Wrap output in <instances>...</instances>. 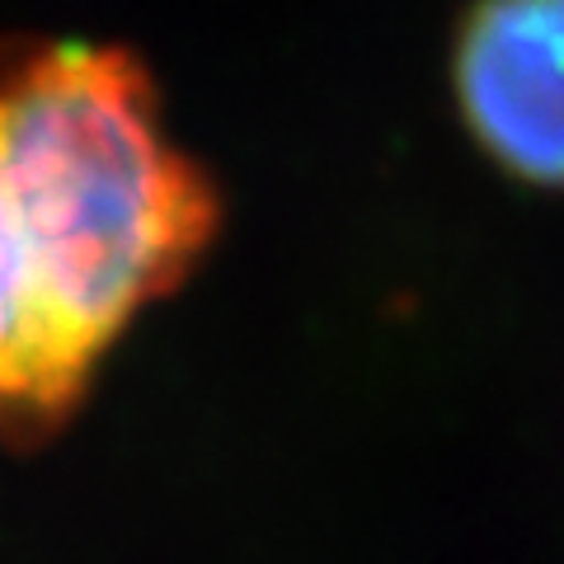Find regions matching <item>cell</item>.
Returning a JSON list of instances; mask_svg holds the SVG:
<instances>
[{"instance_id":"obj_1","label":"cell","mask_w":564,"mask_h":564,"mask_svg":"<svg viewBox=\"0 0 564 564\" xmlns=\"http://www.w3.org/2000/svg\"><path fill=\"white\" fill-rule=\"evenodd\" d=\"M217 236L221 188L137 52L0 39V443L57 437Z\"/></svg>"},{"instance_id":"obj_2","label":"cell","mask_w":564,"mask_h":564,"mask_svg":"<svg viewBox=\"0 0 564 564\" xmlns=\"http://www.w3.org/2000/svg\"><path fill=\"white\" fill-rule=\"evenodd\" d=\"M452 95L508 180L564 193V0H475L456 29Z\"/></svg>"}]
</instances>
